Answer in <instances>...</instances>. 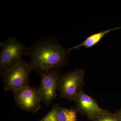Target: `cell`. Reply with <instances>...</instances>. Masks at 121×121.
Instances as JSON below:
<instances>
[{
	"label": "cell",
	"instance_id": "1",
	"mask_svg": "<svg viewBox=\"0 0 121 121\" xmlns=\"http://www.w3.org/2000/svg\"><path fill=\"white\" fill-rule=\"evenodd\" d=\"M69 52L55 38L48 36L36 40L28 47L27 56L30 57L33 70L39 72L62 67Z\"/></svg>",
	"mask_w": 121,
	"mask_h": 121
},
{
	"label": "cell",
	"instance_id": "2",
	"mask_svg": "<svg viewBox=\"0 0 121 121\" xmlns=\"http://www.w3.org/2000/svg\"><path fill=\"white\" fill-rule=\"evenodd\" d=\"M33 70L31 63L21 60L1 75L4 90L5 91H13L29 86V75Z\"/></svg>",
	"mask_w": 121,
	"mask_h": 121
},
{
	"label": "cell",
	"instance_id": "3",
	"mask_svg": "<svg viewBox=\"0 0 121 121\" xmlns=\"http://www.w3.org/2000/svg\"><path fill=\"white\" fill-rule=\"evenodd\" d=\"M0 46V74L2 75L23 56H27L28 47L14 36L1 42Z\"/></svg>",
	"mask_w": 121,
	"mask_h": 121
},
{
	"label": "cell",
	"instance_id": "4",
	"mask_svg": "<svg viewBox=\"0 0 121 121\" xmlns=\"http://www.w3.org/2000/svg\"><path fill=\"white\" fill-rule=\"evenodd\" d=\"M84 74L83 69H77L60 75L58 91L60 97L74 101L78 91L84 84Z\"/></svg>",
	"mask_w": 121,
	"mask_h": 121
},
{
	"label": "cell",
	"instance_id": "5",
	"mask_svg": "<svg viewBox=\"0 0 121 121\" xmlns=\"http://www.w3.org/2000/svg\"><path fill=\"white\" fill-rule=\"evenodd\" d=\"M13 92L15 103L21 109L35 113L40 109L42 98L39 88L29 86Z\"/></svg>",
	"mask_w": 121,
	"mask_h": 121
},
{
	"label": "cell",
	"instance_id": "6",
	"mask_svg": "<svg viewBox=\"0 0 121 121\" xmlns=\"http://www.w3.org/2000/svg\"><path fill=\"white\" fill-rule=\"evenodd\" d=\"M59 69H52L39 72L40 76V91L42 101L47 106H51L55 99L58 91L59 76Z\"/></svg>",
	"mask_w": 121,
	"mask_h": 121
},
{
	"label": "cell",
	"instance_id": "7",
	"mask_svg": "<svg viewBox=\"0 0 121 121\" xmlns=\"http://www.w3.org/2000/svg\"><path fill=\"white\" fill-rule=\"evenodd\" d=\"M74 102L78 110L92 119L105 111L100 108L94 99L84 93L82 87L78 91Z\"/></svg>",
	"mask_w": 121,
	"mask_h": 121
},
{
	"label": "cell",
	"instance_id": "8",
	"mask_svg": "<svg viewBox=\"0 0 121 121\" xmlns=\"http://www.w3.org/2000/svg\"><path fill=\"white\" fill-rule=\"evenodd\" d=\"M121 28V27H120L116 28L111 29L105 31H102L97 33H94L89 36V37H87L86 39H85V40L79 44L71 48L68 49V50L70 52L74 49L78 50L80 48L82 47H84L85 48H91L99 43L103 37H104L107 33Z\"/></svg>",
	"mask_w": 121,
	"mask_h": 121
},
{
	"label": "cell",
	"instance_id": "9",
	"mask_svg": "<svg viewBox=\"0 0 121 121\" xmlns=\"http://www.w3.org/2000/svg\"><path fill=\"white\" fill-rule=\"evenodd\" d=\"M56 117L58 121H77V115L75 110L72 108L57 107Z\"/></svg>",
	"mask_w": 121,
	"mask_h": 121
},
{
	"label": "cell",
	"instance_id": "10",
	"mask_svg": "<svg viewBox=\"0 0 121 121\" xmlns=\"http://www.w3.org/2000/svg\"><path fill=\"white\" fill-rule=\"evenodd\" d=\"M93 121H119L116 115L105 111L93 119Z\"/></svg>",
	"mask_w": 121,
	"mask_h": 121
},
{
	"label": "cell",
	"instance_id": "11",
	"mask_svg": "<svg viewBox=\"0 0 121 121\" xmlns=\"http://www.w3.org/2000/svg\"><path fill=\"white\" fill-rule=\"evenodd\" d=\"M58 104H55L49 112L39 121H58L56 117Z\"/></svg>",
	"mask_w": 121,
	"mask_h": 121
},
{
	"label": "cell",
	"instance_id": "12",
	"mask_svg": "<svg viewBox=\"0 0 121 121\" xmlns=\"http://www.w3.org/2000/svg\"><path fill=\"white\" fill-rule=\"evenodd\" d=\"M119 121H121V109L117 112L116 114Z\"/></svg>",
	"mask_w": 121,
	"mask_h": 121
}]
</instances>
